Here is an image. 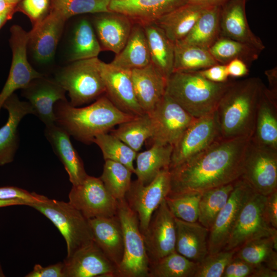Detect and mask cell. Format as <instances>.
<instances>
[{"label": "cell", "instance_id": "cell-1", "mask_svg": "<svg viewBox=\"0 0 277 277\" xmlns=\"http://www.w3.org/2000/svg\"><path fill=\"white\" fill-rule=\"evenodd\" d=\"M250 140L245 137L221 138L196 155L169 169L168 195L202 192L238 180L243 173Z\"/></svg>", "mask_w": 277, "mask_h": 277}, {"label": "cell", "instance_id": "cell-2", "mask_svg": "<svg viewBox=\"0 0 277 277\" xmlns=\"http://www.w3.org/2000/svg\"><path fill=\"white\" fill-rule=\"evenodd\" d=\"M53 110L55 124L87 144L92 143L97 135L108 133L115 126L137 116L120 110L106 95L83 107L73 106L66 100H60L54 105Z\"/></svg>", "mask_w": 277, "mask_h": 277}, {"label": "cell", "instance_id": "cell-3", "mask_svg": "<svg viewBox=\"0 0 277 277\" xmlns=\"http://www.w3.org/2000/svg\"><path fill=\"white\" fill-rule=\"evenodd\" d=\"M263 85L256 77L232 82L215 109L222 138L252 137Z\"/></svg>", "mask_w": 277, "mask_h": 277}, {"label": "cell", "instance_id": "cell-4", "mask_svg": "<svg viewBox=\"0 0 277 277\" xmlns=\"http://www.w3.org/2000/svg\"><path fill=\"white\" fill-rule=\"evenodd\" d=\"M231 83H214L197 71H175L167 80L165 93L196 118L215 110Z\"/></svg>", "mask_w": 277, "mask_h": 277}, {"label": "cell", "instance_id": "cell-5", "mask_svg": "<svg viewBox=\"0 0 277 277\" xmlns=\"http://www.w3.org/2000/svg\"><path fill=\"white\" fill-rule=\"evenodd\" d=\"M30 206L44 215L58 229L66 243V257L93 241L89 220L69 202L46 197Z\"/></svg>", "mask_w": 277, "mask_h": 277}, {"label": "cell", "instance_id": "cell-6", "mask_svg": "<svg viewBox=\"0 0 277 277\" xmlns=\"http://www.w3.org/2000/svg\"><path fill=\"white\" fill-rule=\"evenodd\" d=\"M97 57L74 61L58 72L55 80L68 92L70 104L79 107L105 93Z\"/></svg>", "mask_w": 277, "mask_h": 277}, {"label": "cell", "instance_id": "cell-7", "mask_svg": "<svg viewBox=\"0 0 277 277\" xmlns=\"http://www.w3.org/2000/svg\"><path fill=\"white\" fill-rule=\"evenodd\" d=\"M117 215L123 229L124 250L115 277H148L149 262L139 221L125 199L118 201Z\"/></svg>", "mask_w": 277, "mask_h": 277}, {"label": "cell", "instance_id": "cell-8", "mask_svg": "<svg viewBox=\"0 0 277 277\" xmlns=\"http://www.w3.org/2000/svg\"><path fill=\"white\" fill-rule=\"evenodd\" d=\"M266 196L254 191L242 207L223 250H236L245 243L277 234L265 212Z\"/></svg>", "mask_w": 277, "mask_h": 277}, {"label": "cell", "instance_id": "cell-9", "mask_svg": "<svg viewBox=\"0 0 277 277\" xmlns=\"http://www.w3.org/2000/svg\"><path fill=\"white\" fill-rule=\"evenodd\" d=\"M241 177L261 194L267 196L277 190V150L258 144L250 138Z\"/></svg>", "mask_w": 277, "mask_h": 277}, {"label": "cell", "instance_id": "cell-10", "mask_svg": "<svg viewBox=\"0 0 277 277\" xmlns=\"http://www.w3.org/2000/svg\"><path fill=\"white\" fill-rule=\"evenodd\" d=\"M221 138L215 110L195 118L173 146L169 169L196 155Z\"/></svg>", "mask_w": 277, "mask_h": 277}, {"label": "cell", "instance_id": "cell-11", "mask_svg": "<svg viewBox=\"0 0 277 277\" xmlns=\"http://www.w3.org/2000/svg\"><path fill=\"white\" fill-rule=\"evenodd\" d=\"M170 190L169 168L163 169L149 184H143L137 180L131 182L125 200L136 213L141 232L147 228L156 208L168 195Z\"/></svg>", "mask_w": 277, "mask_h": 277}, {"label": "cell", "instance_id": "cell-12", "mask_svg": "<svg viewBox=\"0 0 277 277\" xmlns=\"http://www.w3.org/2000/svg\"><path fill=\"white\" fill-rule=\"evenodd\" d=\"M153 133L151 145L173 146L196 118L167 94L149 113Z\"/></svg>", "mask_w": 277, "mask_h": 277}, {"label": "cell", "instance_id": "cell-13", "mask_svg": "<svg viewBox=\"0 0 277 277\" xmlns=\"http://www.w3.org/2000/svg\"><path fill=\"white\" fill-rule=\"evenodd\" d=\"M69 202L88 220L117 214L118 201L108 191L100 177L88 175L82 183L72 186Z\"/></svg>", "mask_w": 277, "mask_h": 277}, {"label": "cell", "instance_id": "cell-14", "mask_svg": "<svg viewBox=\"0 0 277 277\" xmlns=\"http://www.w3.org/2000/svg\"><path fill=\"white\" fill-rule=\"evenodd\" d=\"M254 191L241 177L234 182L233 189L227 203L209 230L208 254L224 249L242 207Z\"/></svg>", "mask_w": 277, "mask_h": 277}, {"label": "cell", "instance_id": "cell-15", "mask_svg": "<svg viewBox=\"0 0 277 277\" xmlns=\"http://www.w3.org/2000/svg\"><path fill=\"white\" fill-rule=\"evenodd\" d=\"M142 234L149 264L175 251V217L165 200L153 213Z\"/></svg>", "mask_w": 277, "mask_h": 277}, {"label": "cell", "instance_id": "cell-16", "mask_svg": "<svg viewBox=\"0 0 277 277\" xmlns=\"http://www.w3.org/2000/svg\"><path fill=\"white\" fill-rule=\"evenodd\" d=\"M10 43L12 61L7 80L0 93V110L6 100L14 92L24 89L33 80L43 77L30 65L27 57V45L29 33L21 26L13 25L10 28Z\"/></svg>", "mask_w": 277, "mask_h": 277}, {"label": "cell", "instance_id": "cell-17", "mask_svg": "<svg viewBox=\"0 0 277 277\" xmlns=\"http://www.w3.org/2000/svg\"><path fill=\"white\" fill-rule=\"evenodd\" d=\"M100 71L106 95L114 106L122 111L134 116L146 113L136 100L131 70L117 67L101 61Z\"/></svg>", "mask_w": 277, "mask_h": 277}, {"label": "cell", "instance_id": "cell-18", "mask_svg": "<svg viewBox=\"0 0 277 277\" xmlns=\"http://www.w3.org/2000/svg\"><path fill=\"white\" fill-rule=\"evenodd\" d=\"M63 262L65 277H115L117 269L93 241Z\"/></svg>", "mask_w": 277, "mask_h": 277}, {"label": "cell", "instance_id": "cell-19", "mask_svg": "<svg viewBox=\"0 0 277 277\" xmlns=\"http://www.w3.org/2000/svg\"><path fill=\"white\" fill-rule=\"evenodd\" d=\"M247 0H227L220 5L221 35L248 44L261 52L265 48L251 31L246 14Z\"/></svg>", "mask_w": 277, "mask_h": 277}, {"label": "cell", "instance_id": "cell-20", "mask_svg": "<svg viewBox=\"0 0 277 277\" xmlns=\"http://www.w3.org/2000/svg\"><path fill=\"white\" fill-rule=\"evenodd\" d=\"M23 89V95L31 105L33 114L45 126L55 124L54 105L66 100V90L55 81L43 77L32 80Z\"/></svg>", "mask_w": 277, "mask_h": 277}, {"label": "cell", "instance_id": "cell-21", "mask_svg": "<svg viewBox=\"0 0 277 277\" xmlns=\"http://www.w3.org/2000/svg\"><path fill=\"white\" fill-rule=\"evenodd\" d=\"M187 0H110L108 10L123 14L142 26L187 3Z\"/></svg>", "mask_w": 277, "mask_h": 277}, {"label": "cell", "instance_id": "cell-22", "mask_svg": "<svg viewBox=\"0 0 277 277\" xmlns=\"http://www.w3.org/2000/svg\"><path fill=\"white\" fill-rule=\"evenodd\" d=\"M66 21L61 16L49 11L28 32V43L37 62L45 63L51 61Z\"/></svg>", "mask_w": 277, "mask_h": 277}, {"label": "cell", "instance_id": "cell-23", "mask_svg": "<svg viewBox=\"0 0 277 277\" xmlns=\"http://www.w3.org/2000/svg\"><path fill=\"white\" fill-rule=\"evenodd\" d=\"M3 107L8 111V118L0 128V166L13 161L18 147V125L25 115L33 114L30 103L20 101L14 93L6 100Z\"/></svg>", "mask_w": 277, "mask_h": 277}, {"label": "cell", "instance_id": "cell-24", "mask_svg": "<svg viewBox=\"0 0 277 277\" xmlns=\"http://www.w3.org/2000/svg\"><path fill=\"white\" fill-rule=\"evenodd\" d=\"M96 14L93 24L102 50L117 54L127 41L133 22L116 12L109 11Z\"/></svg>", "mask_w": 277, "mask_h": 277}, {"label": "cell", "instance_id": "cell-25", "mask_svg": "<svg viewBox=\"0 0 277 277\" xmlns=\"http://www.w3.org/2000/svg\"><path fill=\"white\" fill-rule=\"evenodd\" d=\"M131 73L137 103L145 113H149L164 96L167 80L151 63L131 70Z\"/></svg>", "mask_w": 277, "mask_h": 277}, {"label": "cell", "instance_id": "cell-26", "mask_svg": "<svg viewBox=\"0 0 277 277\" xmlns=\"http://www.w3.org/2000/svg\"><path fill=\"white\" fill-rule=\"evenodd\" d=\"M89 223L93 241L118 268L123 258L124 245L123 229L117 214L89 219Z\"/></svg>", "mask_w": 277, "mask_h": 277}, {"label": "cell", "instance_id": "cell-27", "mask_svg": "<svg viewBox=\"0 0 277 277\" xmlns=\"http://www.w3.org/2000/svg\"><path fill=\"white\" fill-rule=\"evenodd\" d=\"M45 135L63 164L72 186L82 183L88 174L82 160L70 141V135L53 124L46 126Z\"/></svg>", "mask_w": 277, "mask_h": 277}, {"label": "cell", "instance_id": "cell-28", "mask_svg": "<svg viewBox=\"0 0 277 277\" xmlns=\"http://www.w3.org/2000/svg\"><path fill=\"white\" fill-rule=\"evenodd\" d=\"M175 251L199 263L208 254L209 229L199 222L190 223L175 218Z\"/></svg>", "mask_w": 277, "mask_h": 277}, {"label": "cell", "instance_id": "cell-29", "mask_svg": "<svg viewBox=\"0 0 277 277\" xmlns=\"http://www.w3.org/2000/svg\"><path fill=\"white\" fill-rule=\"evenodd\" d=\"M276 102L263 85L251 139L258 144L277 150Z\"/></svg>", "mask_w": 277, "mask_h": 277}, {"label": "cell", "instance_id": "cell-30", "mask_svg": "<svg viewBox=\"0 0 277 277\" xmlns=\"http://www.w3.org/2000/svg\"><path fill=\"white\" fill-rule=\"evenodd\" d=\"M207 5L187 3L163 15L154 23L174 43L190 31Z\"/></svg>", "mask_w": 277, "mask_h": 277}, {"label": "cell", "instance_id": "cell-31", "mask_svg": "<svg viewBox=\"0 0 277 277\" xmlns=\"http://www.w3.org/2000/svg\"><path fill=\"white\" fill-rule=\"evenodd\" d=\"M151 63L167 80L173 72L174 43L154 22L143 25Z\"/></svg>", "mask_w": 277, "mask_h": 277}, {"label": "cell", "instance_id": "cell-32", "mask_svg": "<svg viewBox=\"0 0 277 277\" xmlns=\"http://www.w3.org/2000/svg\"><path fill=\"white\" fill-rule=\"evenodd\" d=\"M151 63L148 43L143 26L134 23L127 41L110 64L115 67L132 70Z\"/></svg>", "mask_w": 277, "mask_h": 277}, {"label": "cell", "instance_id": "cell-33", "mask_svg": "<svg viewBox=\"0 0 277 277\" xmlns=\"http://www.w3.org/2000/svg\"><path fill=\"white\" fill-rule=\"evenodd\" d=\"M220 5H207L189 33L179 41L208 49L221 35Z\"/></svg>", "mask_w": 277, "mask_h": 277}, {"label": "cell", "instance_id": "cell-34", "mask_svg": "<svg viewBox=\"0 0 277 277\" xmlns=\"http://www.w3.org/2000/svg\"><path fill=\"white\" fill-rule=\"evenodd\" d=\"M173 146L151 145V148L137 153L134 173L144 185L150 183L163 169L169 168Z\"/></svg>", "mask_w": 277, "mask_h": 277}, {"label": "cell", "instance_id": "cell-35", "mask_svg": "<svg viewBox=\"0 0 277 277\" xmlns=\"http://www.w3.org/2000/svg\"><path fill=\"white\" fill-rule=\"evenodd\" d=\"M277 234L250 241L237 249L234 255L253 265L264 264L277 270Z\"/></svg>", "mask_w": 277, "mask_h": 277}, {"label": "cell", "instance_id": "cell-36", "mask_svg": "<svg viewBox=\"0 0 277 277\" xmlns=\"http://www.w3.org/2000/svg\"><path fill=\"white\" fill-rule=\"evenodd\" d=\"M208 51L219 64L226 65L232 60L239 59L248 66L258 58L261 52L248 44L221 35Z\"/></svg>", "mask_w": 277, "mask_h": 277}, {"label": "cell", "instance_id": "cell-37", "mask_svg": "<svg viewBox=\"0 0 277 277\" xmlns=\"http://www.w3.org/2000/svg\"><path fill=\"white\" fill-rule=\"evenodd\" d=\"M216 64L208 49L180 41L174 43L173 72L198 71Z\"/></svg>", "mask_w": 277, "mask_h": 277}, {"label": "cell", "instance_id": "cell-38", "mask_svg": "<svg viewBox=\"0 0 277 277\" xmlns=\"http://www.w3.org/2000/svg\"><path fill=\"white\" fill-rule=\"evenodd\" d=\"M234 182L203 191L199 202L198 222L209 230L227 203Z\"/></svg>", "mask_w": 277, "mask_h": 277}, {"label": "cell", "instance_id": "cell-39", "mask_svg": "<svg viewBox=\"0 0 277 277\" xmlns=\"http://www.w3.org/2000/svg\"><path fill=\"white\" fill-rule=\"evenodd\" d=\"M102 50L91 24L86 18L81 19L74 30L70 60L96 57Z\"/></svg>", "mask_w": 277, "mask_h": 277}, {"label": "cell", "instance_id": "cell-40", "mask_svg": "<svg viewBox=\"0 0 277 277\" xmlns=\"http://www.w3.org/2000/svg\"><path fill=\"white\" fill-rule=\"evenodd\" d=\"M111 133L138 152L146 140L152 135L150 116L147 113L137 116L118 125L117 128L111 130Z\"/></svg>", "mask_w": 277, "mask_h": 277}, {"label": "cell", "instance_id": "cell-41", "mask_svg": "<svg viewBox=\"0 0 277 277\" xmlns=\"http://www.w3.org/2000/svg\"><path fill=\"white\" fill-rule=\"evenodd\" d=\"M197 265L174 251L150 264L148 277H194Z\"/></svg>", "mask_w": 277, "mask_h": 277}, {"label": "cell", "instance_id": "cell-42", "mask_svg": "<svg viewBox=\"0 0 277 277\" xmlns=\"http://www.w3.org/2000/svg\"><path fill=\"white\" fill-rule=\"evenodd\" d=\"M133 172L125 165L111 160H105L100 177L104 186L117 201L125 199L131 184Z\"/></svg>", "mask_w": 277, "mask_h": 277}, {"label": "cell", "instance_id": "cell-43", "mask_svg": "<svg viewBox=\"0 0 277 277\" xmlns=\"http://www.w3.org/2000/svg\"><path fill=\"white\" fill-rule=\"evenodd\" d=\"M93 143L102 151L105 160L120 163L128 168L134 173L133 162L137 152L113 134L104 133L97 135Z\"/></svg>", "mask_w": 277, "mask_h": 277}, {"label": "cell", "instance_id": "cell-44", "mask_svg": "<svg viewBox=\"0 0 277 277\" xmlns=\"http://www.w3.org/2000/svg\"><path fill=\"white\" fill-rule=\"evenodd\" d=\"M110 0H50L49 11L66 21L75 15L107 12ZM48 11V12H49Z\"/></svg>", "mask_w": 277, "mask_h": 277}, {"label": "cell", "instance_id": "cell-45", "mask_svg": "<svg viewBox=\"0 0 277 277\" xmlns=\"http://www.w3.org/2000/svg\"><path fill=\"white\" fill-rule=\"evenodd\" d=\"M201 194L200 192L191 191L168 195L165 200L169 211L175 218L194 223L198 221Z\"/></svg>", "mask_w": 277, "mask_h": 277}, {"label": "cell", "instance_id": "cell-46", "mask_svg": "<svg viewBox=\"0 0 277 277\" xmlns=\"http://www.w3.org/2000/svg\"><path fill=\"white\" fill-rule=\"evenodd\" d=\"M236 251L222 250L213 254H208L198 263L194 277H222Z\"/></svg>", "mask_w": 277, "mask_h": 277}, {"label": "cell", "instance_id": "cell-47", "mask_svg": "<svg viewBox=\"0 0 277 277\" xmlns=\"http://www.w3.org/2000/svg\"><path fill=\"white\" fill-rule=\"evenodd\" d=\"M49 6L50 0H22L15 10L26 15L34 25L47 15Z\"/></svg>", "mask_w": 277, "mask_h": 277}, {"label": "cell", "instance_id": "cell-48", "mask_svg": "<svg viewBox=\"0 0 277 277\" xmlns=\"http://www.w3.org/2000/svg\"><path fill=\"white\" fill-rule=\"evenodd\" d=\"M46 196L35 192H30L14 186L0 187V200L19 199L29 203V206L35 203L42 202Z\"/></svg>", "mask_w": 277, "mask_h": 277}, {"label": "cell", "instance_id": "cell-49", "mask_svg": "<svg viewBox=\"0 0 277 277\" xmlns=\"http://www.w3.org/2000/svg\"><path fill=\"white\" fill-rule=\"evenodd\" d=\"M255 265L234 255L226 266L222 277H251Z\"/></svg>", "mask_w": 277, "mask_h": 277}, {"label": "cell", "instance_id": "cell-50", "mask_svg": "<svg viewBox=\"0 0 277 277\" xmlns=\"http://www.w3.org/2000/svg\"><path fill=\"white\" fill-rule=\"evenodd\" d=\"M26 277H65L64 263L56 264L43 267L40 264L34 265L32 271L25 275Z\"/></svg>", "mask_w": 277, "mask_h": 277}, {"label": "cell", "instance_id": "cell-51", "mask_svg": "<svg viewBox=\"0 0 277 277\" xmlns=\"http://www.w3.org/2000/svg\"><path fill=\"white\" fill-rule=\"evenodd\" d=\"M207 80L217 83H222L228 81L226 65L216 64L206 69L197 71Z\"/></svg>", "mask_w": 277, "mask_h": 277}, {"label": "cell", "instance_id": "cell-52", "mask_svg": "<svg viewBox=\"0 0 277 277\" xmlns=\"http://www.w3.org/2000/svg\"><path fill=\"white\" fill-rule=\"evenodd\" d=\"M265 212L270 225L277 229V190L266 196Z\"/></svg>", "mask_w": 277, "mask_h": 277}, {"label": "cell", "instance_id": "cell-53", "mask_svg": "<svg viewBox=\"0 0 277 277\" xmlns=\"http://www.w3.org/2000/svg\"><path fill=\"white\" fill-rule=\"evenodd\" d=\"M226 65L229 77H241L249 73L248 66L241 60H232Z\"/></svg>", "mask_w": 277, "mask_h": 277}, {"label": "cell", "instance_id": "cell-54", "mask_svg": "<svg viewBox=\"0 0 277 277\" xmlns=\"http://www.w3.org/2000/svg\"><path fill=\"white\" fill-rule=\"evenodd\" d=\"M265 73L269 82V88L267 89L272 97L277 100L276 67L265 71Z\"/></svg>", "mask_w": 277, "mask_h": 277}, {"label": "cell", "instance_id": "cell-55", "mask_svg": "<svg viewBox=\"0 0 277 277\" xmlns=\"http://www.w3.org/2000/svg\"><path fill=\"white\" fill-rule=\"evenodd\" d=\"M277 270H274L264 264L255 265L251 277H276Z\"/></svg>", "mask_w": 277, "mask_h": 277}, {"label": "cell", "instance_id": "cell-56", "mask_svg": "<svg viewBox=\"0 0 277 277\" xmlns=\"http://www.w3.org/2000/svg\"><path fill=\"white\" fill-rule=\"evenodd\" d=\"M14 205L29 206V203L19 199L0 200V208Z\"/></svg>", "mask_w": 277, "mask_h": 277}, {"label": "cell", "instance_id": "cell-57", "mask_svg": "<svg viewBox=\"0 0 277 277\" xmlns=\"http://www.w3.org/2000/svg\"><path fill=\"white\" fill-rule=\"evenodd\" d=\"M16 5L9 3L7 0H0V14L11 11L16 12Z\"/></svg>", "mask_w": 277, "mask_h": 277}, {"label": "cell", "instance_id": "cell-58", "mask_svg": "<svg viewBox=\"0 0 277 277\" xmlns=\"http://www.w3.org/2000/svg\"><path fill=\"white\" fill-rule=\"evenodd\" d=\"M15 12L14 11H11L0 14V29L7 21L12 18L13 14Z\"/></svg>", "mask_w": 277, "mask_h": 277}, {"label": "cell", "instance_id": "cell-59", "mask_svg": "<svg viewBox=\"0 0 277 277\" xmlns=\"http://www.w3.org/2000/svg\"><path fill=\"white\" fill-rule=\"evenodd\" d=\"M227 0H202L200 3L206 5H221Z\"/></svg>", "mask_w": 277, "mask_h": 277}, {"label": "cell", "instance_id": "cell-60", "mask_svg": "<svg viewBox=\"0 0 277 277\" xmlns=\"http://www.w3.org/2000/svg\"><path fill=\"white\" fill-rule=\"evenodd\" d=\"M7 1L10 3L17 5L22 0H7Z\"/></svg>", "mask_w": 277, "mask_h": 277}, {"label": "cell", "instance_id": "cell-61", "mask_svg": "<svg viewBox=\"0 0 277 277\" xmlns=\"http://www.w3.org/2000/svg\"><path fill=\"white\" fill-rule=\"evenodd\" d=\"M4 276H5V275L3 272V270L2 269V267L0 263V277H4Z\"/></svg>", "mask_w": 277, "mask_h": 277}, {"label": "cell", "instance_id": "cell-62", "mask_svg": "<svg viewBox=\"0 0 277 277\" xmlns=\"http://www.w3.org/2000/svg\"><path fill=\"white\" fill-rule=\"evenodd\" d=\"M202 0H187L188 3H199Z\"/></svg>", "mask_w": 277, "mask_h": 277}]
</instances>
